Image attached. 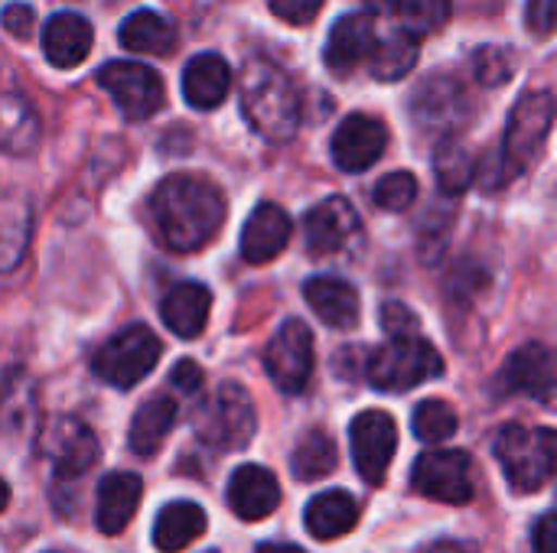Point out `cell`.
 <instances>
[{
    "label": "cell",
    "mask_w": 557,
    "mask_h": 553,
    "mask_svg": "<svg viewBox=\"0 0 557 553\" xmlns=\"http://www.w3.org/2000/svg\"><path fill=\"white\" fill-rule=\"evenodd\" d=\"M3 26L10 29V36L26 39L29 29H33V10H29L26 3H10V7L3 10Z\"/></svg>",
    "instance_id": "7bdbcfd3"
},
{
    "label": "cell",
    "mask_w": 557,
    "mask_h": 553,
    "mask_svg": "<svg viewBox=\"0 0 557 553\" xmlns=\"http://www.w3.org/2000/svg\"><path fill=\"white\" fill-rule=\"evenodd\" d=\"M170 385H173L176 391H183V394H196V391L202 388V368H199L193 359H183V362L173 365Z\"/></svg>",
    "instance_id": "60d3db41"
},
{
    "label": "cell",
    "mask_w": 557,
    "mask_h": 553,
    "mask_svg": "<svg viewBox=\"0 0 557 553\" xmlns=\"http://www.w3.org/2000/svg\"><path fill=\"white\" fill-rule=\"evenodd\" d=\"M496 460L512 492H539L557 473V430L506 424L496 437Z\"/></svg>",
    "instance_id": "3957f363"
},
{
    "label": "cell",
    "mask_w": 557,
    "mask_h": 553,
    "mask_svg": "<svg viewBox=\"0 0 557 553\" xmlns=\"http://www.w3.org/2000/svg\"><path fill=\"white\" fill-rule=\"evenodd\" d=\"M525 23L535 36H548L557 29V0H529Z\"/></svg>",
    "instance_id": "ab89813d"
},
{
    "label": "cell",
    "mask_w": 557,
    "mask_h": 553,
    "mask_svg": "<svg viewBox=\"0 0 557 553\" xmlns=\"http://www.w3.org/2000/svg\"><path fill=\"white\" fill-rule=\"evenodd\" d=\"M336 460H339L336 443H333L326 433L310 430V433L297 443V450H294V456H290V469H294V476H297L300 482H317V479H326V476L336 469Z\"/></svg>",
    "instance_id": "4dcf8cb0"
},
{
    "label": "cell",
    "mask_w": 557,
    "mask_h": 553,
    "mask_svg": "<svg viewBox=\"0 0 557 553\" xmlns=\"http://www.w3.org/2000/svg\"><path fill=\"white\" fill-rule=\"evenodd\" d=\"M441 375H444V359L418 332L414 336H388L385 345H379L366 355V378L379 391H411Z\"/></svg>",
    "instance_id": "277c9868"
},
{
    "label": "cell",
    "mask_w": 557,
    "mask_h": 553,
    "mask_svg": "<svg viewBox=\"0 0 557 553\" xmlns=\"http://www.w3.org/2000/svg\"><path fill=\"white\" fill-rule=\"evenodd\" d=\"M421 553H467V548H460V544H454V541H437V544L424 548Z\"/></svg>",
    "instance_id": "f6af8a7d"
},
{
    "label": "cell",
    "mask_w": 557,
    "mask_h": 553,
    "mask_svg": "<svg viewBox=\"0 0 557 553\" xmlns=\"http://www.w3.org/2000/svg\"><path fill=\"white\" fill-rule=\"evenodd\" d=\"M281 505V486L264 466H242L228 479V508L242 521H261Z\"/></svg>",
    "instance_id": "d6986e66"
},
{
    "label": "cell",
    "mask_w": 557,
    "mask_h": 553,
    "mask_svg": "<svg viewBox=\"0 0 557 553\" xmlns=\"http://www.w3.org/2000/svg\"><path fill=\"white\" fill-rule=\"evenodd\" d=\"M238 101L248 127L271 143H287L300 127V95L290 75L268 55H251L238 75Z\"/></svg>",
    "instance_id": "7a4b0ae2"
},
{
    "label": "cell",
    "mask_w": 557,
    "mask_h": 553,
    "mask_svg": "<svg viewBox=\"0 0 557 553\" xmlns=\"http://www.w3.org/2000/svg\"><path fill=\"white\" fill-rule=\"evenodd\" d=\"M532 551L557 553V512L535 521V528H532Z\"/></svg>",
    "instance_id": "b9f144b4"
},
{
    "label": "cell",
    "mask_w": 557,
    "mask_h": 553,
    "mask_svg": "<svg viewBox=\"0 0 557 553\" xmlns=\"http://www.w3.org/2000/svg\"><path fill=\"white\" fill-rule=\"evenodd\" d=\"M209 528L206 512L196 502H170L153 525V548L163 553H180Z\"/></svg>",
    "instance_id": "d4e9b609"
},
{
    "label": "cell",
    "mask_w": 557,
    "mask_h": 553,
    "mask_svg": "<svg viewBox=\"0 0 557 553\" xmlns=\"http://www.w3.org/2000/svg\"><path fill=\"white\" fill-rule=\"evenodd\" d=\"M173 424H176V404H173L170 398L160 394V398L144 401V404L137 407L134 420H131V433H127L131 450H134L140 460L153 456V453L163 447V440H166V433L173 430Z\"/></svg>",
    "instance_id": "83f0119b"
},
{
    "label": "cell",
    "mask_w": 557,
    "mask_h": 553,
    "mask_svg": "<svg viewBox=\"0 0 557 553\" xmlns=\"http://www.w3.org/2000/svg\"><path fill=\"white\" fill-rule=\"evenodd\" d=\"M434 176H437V183H441V189L447 196H460L463 189H470L473 160H470V153L463 150L460 140L447 137L444 143H437V150H434Z\"/></svg>",
    "instance_id": "1f68e13d"
},
{
    "label": "cell",
    "mask_w": 557,
    "mask_h": 553,
    "mask_svg": "<svg viewBox=\"0 0 557 553\" xmlns=\"http://www.w3.org/2000/svg\"><path fill=\"white\" fill-rule=\"evenodd\" d=\"M503 388L509 394H525L539 404H557V352L529 342L516 349L503 368Z\"/></svg>",
    "instance_id": "4fadbf2b"
},
{
    "label": "cell",
    "mask_w": 557,
    "mask_h": 553,
    "mask_svg": "<svg viewBox=\"0 0 557 553\" xmlns=\"http://www.w3.org/2000/svg\"><path fill=\"white\" fill-rule=\"evenodd\" d=\"M369 3H375V7H388V3H398V0H369Z\"/></svg>",
    "instance_id": "bcb514c9"
},
{
    "label": "cell",
    "mask_w": 557,
    "mask_h": 553,
    "mask_svg": "<svg viewBox=\"0 0 557 553\" xmlns=\"http://www.w3.org/2000/svg\"><path fill=\"white\" fill-rule=\"evenodd\" d=\"M372 199H375V205L385 209V212H405V209H411L414 199H418V179H414L411 173H405V169H401V173H388V176L379 179Z\"/></svg>",
    "instance_id": "d590c367"
},
{
    "label": "cell",
    "mask_w": 557,
    "mask_h": 553,
    "mask_svg": "<svg viewBox=\"0 0 557 553\" xmlns=\"http://www.w3.org/2000/svg\"><path fill=\"white\" fill-rule=\"evenodd\" d=\"M268 3H271L274 16H281V20H287L294 26L313 23L317 13H320V7H323V0H268Z\"/></svg>",
    "instance_id": "74e56055"
},
{
    "label": "cell",
    "mask_w": 557,
    "mask_h": 553,
    "mask_svg": "<svg viewBox=\"0 0 557 553\" xmlns=\"http://www.w3.org/2000/svg\"><path fill=\"white\" fill-rule=\"evenodd\" d=\"M388 147V130L379 117L369 114H349L333 134V160L346 173L369 169Z\"/></svg>",
    "instance_id": "9a60e30c"
},
{
    "label": "cell",
    "mask_w": 557,
    "mask_h": 553,
    "mask_svg": "<svg viewBox=\"0 0 557 553\" xmlns=\"http://www.w3.org/2000/svg\"><path fill=\"white\" fill-rule=\"evenodd\" d=\"M304 525L317 541H336L359 525V505L349 492H323L307 505Z\"/></svg>",
    "instance_id": "4316f807"
},
{
    "label": "cell",
    "mask_w": 557,
    "mask_h": 553,
    "mask_svg": "<svg viewBox=\"0 0 557 553\" xmlns=\"http://www.w3.org/2000/svg\"><path fill=\"white\" fill-rule=\"evenodd\" d=\"M457 411L447 404V401H421L414 417H411V430L421 443L434 447V443H444L457 433Z\"/></svg>",
    "instance_id": "d6a6232c"
},
{
    "label": "cell",
    "mask_w": 557,
    "mask_h": 553,
    "mask_svg": "<svg viewBox=\"0 0 557 553\" xmlns=\"http://www.w3.org/2000/svg\"><path fill=\"white\" fill-rule=\"evenodd\" d=\"M23 212H26V205L23 209H10V199H7V209H3V267L7 271L16 267V261H20V254H23V248L29 241V218H23L16 225V218Z\"/></svg>",
    "instance_id": "8d00e7d4"
},
{
    "label": "cell",
    "mask_w": 557,
    "mask_h": 553,
    "mask_svg": "<svg viewBox=\"0 0 557 553\" xmlns=\"http://www.w3.org/2000/svg\"><path fill=\"white\" fill-rule=\"evenodd\" d=\"M450 0H398L395 10L401 16V26H408L411 33H434L450 20Z\"/></svg>",
    "instance_id": "836d02e7"
},
{
    "label": "cell",
    "mask_w": 557,
    "mask_h": 553,
    "mask_svg": "<svg viewBox=\"0 0 557 553\" xmlns=\"http://www.w3.org/2000/svg\"><path fill=\"white\" fill-rule=\"evenodd\" d=\"M349 447H352L359 476L369 486H382L385 473L392 466V456L398 450V427H395L392 414H385V411L359 414L349 427Z\"/></svg>",
    "instance_id": "8fae6325"
},
{
    "label": "cell",
    "mask_w": 557,
    "mask_h": 553,
    "mask_svg": "<svg viewBox=\"0 0 557 553\" xmlns=\"http://www.w3.org/2000/svg\"><path fill=\"white\" fill-rule=\"evenodd\" d=\"M411 486L418 495L444 505H470L476 495L473 460L463 450H428L411 469Z\"/></svg>",
    "instance_id": "ba28073f"
},
{
    "label": "cell",
    "mask_w": 557,
    "mask_h": 553,
    "mask_svg": "<svg viewBox=\"0 0 557 553\" xmlns=\"http://www.w3.org/2000/svg\"><path fill=\"white\" fill-rule=\"evenodd\" d=\"M46 456L52 463L55 482H72L95 466L98 440L88 424L75 417H59L46 433Z\"/></svg>",
    "instance_id": "5bb4252c"
},
{
    "label": "cell",
    "mask_w": 557,
    "mask_h": 553,
    "mask_svg": "<svg viewBox=\"0 0 557 553\" xmlns=\"http://www.w3.org/2000/svg\"><path fill=\"white\" fill-rule=\"evenodd\" d=\"M150 225L163 248L193 254L206 248L225 225V196L215 183L196 173L166 176L150 196Z\"/></svg>",
    "instance_id": "6da1fadb"
},
{
    "label": "cell",
    "mask_w": 557,
    "mask_h": 553,
    "mask_svg": "<svg viewBox=\"0 0 557 553\" xmlns=\"http://www.w3.org/2000/svg\"><path fill=\"white\" fill-rule=\"evenodd\" d=\"M414 65H418V33L401 26V29H392L375 39L372 55H369V72L375 78H382V81L405 78Z\"/></svg>",
    "instance_id": "f546056e"
},
{
    "label": "cell",
    "mask_w": 557,
    "mask_h": 553,
    "mask_svg": "<svg viewBox=\"0 0 557 553\" xmlns=\"http://www.w3.org/2000/svg\"><path fill=\"white\" fill-rule=\"evenodd\" d=\"M0 137H3V150L13 156H26L39 143V114L16 91H7L0 101Z\"/></svg>",
    "instance_id": "f1b7e54d"
},
{
    "label": "cell",
    "mask_w": 557,
    "mask_h": 553,
    "mask_svg": "<svg viewBox=\"0 0 557 553\" xmlns=\"http://www.w3.org/2000/svg\"><path fill=\"white\" fill-rule=\"evenodd\" d=\"M304 231H307V248L313 254H336V251L349 248V241L356 238L359 215L349 199L330 196L307 212Z\"/></svg>",
    "instance_id": "2e32d148"
},
{
    "label": "cell",
    "mask_w": 557,
    "mask_h": 553,
    "mask_svg": "<svg viewBox=\"0 0 557 553\" xmlns=\"http://www.w3.org/2000/svg\"><path fill=\"white\" fill-rule=\"evenodd\" d=\"M209 553H215V551H209Z\"/></svg>",
    "instance_id": "7dc6e473"
},
{
    "label": "cell",
    "mask_w": 557,
    "mask_h": 553,
    "mask_svg": "<svg viewBox=\"0 0 557 553\" xmlns=\"http://www.w3.org/2000/svg\"><path fill=\"white\" fill-rule=\"evenodd\" d=\"M117 42L127 52H140V55H166L176 49V29L173 23L157 13V10H137L131 13L121 29H117Z\"/></svg>",
    "instance_id": "484cf974"
},
{
    "label": "cell",
    "mask_w": 557,
    "mask_h": 553,
    "mask_svg": "<svg viewBox=\"0 0 557 553\" xmlns=\"http://www.w3.org/2000/svg\"><path fill=\"white\" fill-rule=\"evenodd\" d=\"M473 75L486 88H499L516 75V55L506 46H480L473 52Z\"/></svg>",
    "instance_id": "e575fe53"
},
{
    "label": "cell",
    "mask_w": 557,
    "mask_h": 553,
    "mask_svg": "<svg viewBox=\"0 0 557 553\" xmlns=\"http://www.w3.org/2000/svg\"><path fill=\"white\" fill-rule=\"evenodd\" d=\"M375 20L372 13H346L333 23L330 39H326V68L336 75H349L352 68H359L375 46Z\"/></svg>",
    "instance_id": "e0dca14e"
},
{
    "label": "cell",
    "mask_w": 557,
    "mask_h": 553,
    "mask_svg": "<svg viewBox=\"0 0 557 553\" xmlns=\"http://www.w3.org/2000/svg\"><path fill=\"white\" fill-rule=\"evenodd\" d=\"M160 352H163V345L147 326H127L95 352L91 372L104 385L127 391V388L140 385L157 368Z\"/></svg>",
    "instance_id": "8992f818"
},
{
    "label": "cell",
    "mask_w": 557,
    "mask_h": 553,
    "mask_svg": "<svg viewBox=\"0 0 557 553\" xmlns=\"http://www.w3.org/2000/svg\"><path fill=\"white\" fill-rule=\"evenodd\" d=\"M382 329L388 336H414L418 332V316L405 303H385L382 306Z\"/></svg>",
    "instance_id": "f35d334b"
},
{
    "label": "cell",
    "mask_w": 557,
    "mask_h": 553,
    "mask_svg": "<svg viewBox=\"0 0 557 553\" xmlns=\"http://www.w3.org/2000/svg\"><path fill=\"white\" fill-rule=\"evenodd\" d=\"M290 228H294L290 225V215L281 205L261 202L248 215V222L242 228V257L248 264H268V261H274L287 248Z\"/></svg>",
    "instance_id": "ac0fdd59"
},
{
    "label": "cell",
    "mask_w": 557,
    "mask_h": 553,
    "mask_svg": "<svg viewBox=\"0 0 557 553\" xmlns=\"http://www.w3.org/2000/svg\"><path fill=\"white\" fill-rule=\"evenodd\" d=\"M91 23L78 13H55L42 26V52L55 68H75L91 52Z\"/></svg>",
    "instance_id": "7402d4cb"
},
{
    "label": "cell",
    "mask_w": 557,
    "mask_h": 553,
    "mask_svg": "<svg viewBox=\"0 0 557 553\" xmlns=\"http://www.w3.org/2000/svg\"><path fill=\"white\" fill-rule=\"evenodd\" d=\"M255 404L248 398V391L242 385L225 381L212 401L202 404L199 420H196V433L202 443L215 447V450H245L255 437Z\"/></svg>",
    "instance_id": "52a82bcc"
},
{
    "label": "cell",
    "mask_w": 557,
    "mask_h": 553,
    "mask_svg": "<svg viewBox=\"0 0 557 553\" xmlns=\"http://www.w3.org/2000/svg\"><path fill=\"white\" fill-rule=\"evenodd\" d=\"M304 300L333 329H352L359 323V293L339 277H310L304 284Z\"/></svg>",
    "instance_id": "cb8c5ba5"
},
{
    "label": "cell",
    "mask_w": 557,
    "mask_h": 553,
    "mask_svg": "<svg viewBox=\"0 0 557 553\" xmlns=\"http://www.w3.org/2000/svg\"><path fill=\"white\" fill-rule=\"evenodd\" d=\"M232 68L215 52H199L183 68V98L196 111H212L228 98Z\"/></svg>",
    "instance_id": "44dd1931"
},
{
    "label": "cell",
    "mask_w": 557,
    "mask_h": 553,
    "mask_svg": "<svg viewBox=\"0 0 557 553\" xmlns=\"http://www.w3.org/2000/svg\"><path fill=\"white\" fill-rule=\"evenodd\" d=\"M268 378L284 394H304L313 375V332L300 319H287L264 349Z\"/></svg>",
    "instance_id": "30bf717a"
},
{
    "label": "cell",
    "mask_w": 557,
    "mask_h": 553,
    "mask_svg": "<svg viewBox=\"0 0 557 553\" xmlns=\"http://www.w3.org/2000/svg\"><path fill=\"white\" fill-rule=\"evenodd\" d=\"M555 114L557 104L548 91H529L516 101V108L509 114V127H506V147H503V176L506 179L525 173L539 160L548 134L555 127Z\"/></svg>",
    "instance_id": "5b68a950"
},
{
    "label": "cell",
    "mask_w": 557,
    "mask_h": 553,
    "mask_svg": "<svg viewBox=\"0 0 557 553\" xmlns=\"http://www.w3.org/2000/svg\"><path fill=\"white\" fill-rule=\"evenodd\" d=\"M258 553H304L297 544H281V541H271V544H261Z\"/></svg>",
    "instance_id": "ee69618b"
},
{
    "label": "cell",
    "mask_w": 557,
    "mask_h": 553,
    "mask_svg": "<svg viewBox=\"0 0 557 553\" xmlns=\"http://www.w3.org/2000/svg\"><path fill=\"white\" fill-rule=\"evenodd\" d=\"M144 495V482L134 473H111L98 482V505H95V528L108 538L121 535Z\"/></svg>",
    "instance_id": "ffe728a7"
},
{
    "label": "cell",
    "mask_w": 557,
    "mask_h": 553,
    "mask_svg": "<svg viewBox=\"0 0 557 553\" xmlns=\"http://www.w3.org/2000/svg\"><path fill=\"white\" fill-rule=\"evenodd\" d=\"M411 114L431 134H454L470 114V98L454 75H428L411 98Z\"/></svg>",
    "instance_id": "7c38bea8"
},
{
    "label": "cell",
    "mask_w": 557,
    "mask_h": 553,
    "mask_svg": "<svg viewBox=\"0 0 557 553\" xmlns=\"http://www.w3.org/2000/svg\"><path fill=\"white\" fill-rule=\"evenodd\" d=\"M209 310H212V293L199 280L176 284L160 303V316L166 329L180 339H196L209 323Z\"/></svg>",
    "instance_id": "603a6c76"
},
{
    "label": "cell",
    "mask_w": 557,
    "mask_h": 553,
    "mask_svg": "<svg viewBox=\"0 0 557 553\" xmlns=\"http://www.w3.org/2000/svg\"><path fill=\"white\" fill-rule=\"evenodd\" d=\"M101 88L111 95V101L117 104V111L127 121H147L163 108V78L144 65V62H131V59H114L104 62L98 72Z\"/></svg>",
    "instance_id": "9c48e42d"
}]
</instances>
